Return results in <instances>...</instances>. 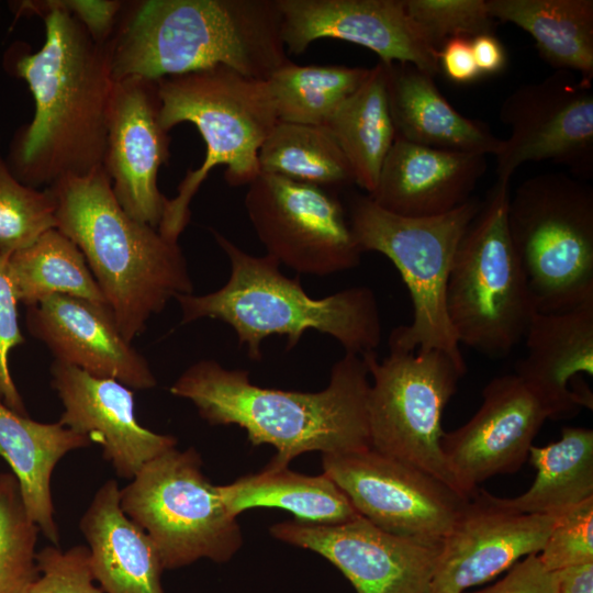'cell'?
<instances>
[{
  "label": "cell",
  "mask_w": 593,
  "mask_h": 593,
  "mask_svg": "<svg viewBox=\"0 0 593 593\" xmlns=\"http://www.w3.org/2000/svg\"><path fill=\"white\" fill-rule=\"evenodd\" d=\"M90 445L88 436L60 422L33 421L0 401V457L16 480L26 516L52 545L58 546L60 539L52 497L53 471L67 454Z\"/></svg>",
  "instance_id": "cell-26"
},
{
  "label": "cell",
  "mask_w": 593,
  "mask_h": 593,
  "mask_svg": "<svg viewBox=\"0 0 593 593\" xmlns=\"http://www.w3.org/2000/svg\"><path fill=\"white\" fill-rule=\"evenodd\" d=\"M231 515L256 507L289 511L295 519L338 524L360 516L347 495L324 472L306 475L288 467L267 466L262 471L219 485Z\"/></svg>",
  "instance_id": "cell-29"
},
{
  "label": "cell",
  "mask_w": 593,
  "mask_h": 593,
  "mask_svg": "<svg viewBox=\"0 0 593 593\" xmlns=\"http://www.w3.org/2000/svg\"><path fill=\"white\" fill-rule=\"evenodd\" d=\"M485 170L484 155L426 147L395 136L368 195L401 216H436L470 200Z\"/></svg>",
  "instance_id": "cell-22"
},
{
  "label": "cell",
  "mask_w": 593,
  "mask_h": 593,
  "mask_svg": "<svg viewBox=\"0 0 593 593\" xmlns=\"http://www.w3.org/2000/svg\"><path fill=\"white\" fill-rule=\"evenodd\" d=\"M510 180H496L463 234L446 287V311L459 342L504 358L536 312L508 227Z\"/></svg>",
  "instance_id": "cell-8"
},
{
  "label": "cell",
  "mask_w": 593,
  "mask_h": 593,
  "mask_svg": "<svg viewBox=\"0 0 593 593\" xmlns=\"http://www.w3.org/2000/svg\"><path fill=\"white\" fill-rule=\"evenodd\" d=\"M8 268L19 302L29 307L56 294L108 304L82 253L57 228L12 253Z\"/></svg>",
  "instance_id": "cell-31"
},
{
  "label": "cell",
  "mask_w": 593,
  "mask_h": 593,
  "mask_svg": "<svg viewBox=\"0 0 593 593\" xmlns=\"http://www.w3.org/2000/svg\"><path fill=\"white\" fill-rule=\"evenodd\" d=\"M324 126L347 158L355 183L367 194L372 193L395 139L381 61L370 68L365 81L342 102Z\"/></svg>",
  "instance_id": "cell-30"
},
{
  "label": "cell",
  "mask_w": 593,
  "mask_h": 593,
  "mask_svg": "<svg viewBox=\"0 0 593 593\" xmlns=\"http://www.w3.org/2000/svg\"><path fill=\"white\" fill-rule=\"evenodd\" d=\"M370 68L296 65L273 71L267 88L279 122L324 126L342 102L368 77Z\"/></svg>",
  "instance_id": "cell-33"
},
{
  "label": "cell",
  "mask_w": 593,
  "mask_h": 593,
  "mask_svg": "<svg viewBox=\"0 0 593 593\" xmlns=\"http://www.w3.org/2000/svg\"><path fill=\"white\" fill-rule=\"evenodd\" d=\"M382 64L395 136L437 149L484 156L501 152L503 139L485 123L460 114L433 76L407 63Z\"/></svg>",
  "instance_id": "cell-25"
},
{
  "label": "cell",
  "mask_w": 593,
  "mask_h": 593,
  "mask_svg": "<svg viewBox=\"0 0 593 593\" xmlns=\"http://www.w3.org/2000/svg\"><path fill=\"white\" fill-rule=\"evenodd\" d=\"M556 516L514 514L489 503L480 489L441 541L428 593H463L492 580L522 557L539 553Z\"/></svg>",
  "instance_id": "cell-19"
},
{
  "label": "cell",
  "mask_w": 593,
  "mask_h": 593,
  "mask_svg": "<svg viewBox=\"0 0 593 593\" xmlns=\"http://www.w3.org/2000/svg\"><path fill=\"white\" fill-rule=\"evenodd\" d=\"M322 468L360 516L400 536L441 541L470 499L372 448L325 454Z\"/></svg>",
  "instance_id": "cell-13"
},
{
  "label": "cell",
  "mask_w": 593,
  "mask_h": 593,
  "mask_svg": "<svg viewBox=\"0 0 593 593\" xmlns=\"http://www.w3.org/2000/svg\"><path fill=\"white\" fill-rule=\"evenodd\" d=\"M215 242L228 257L231 275L219 290L179 295L181 323L210 317L228 324L251 360L262 359L261 344L270 335L287 336V350L302 335L317 331L336 339L347 354L376 351L381 337L377 298L368 287H351L322 299L310 296L300 279H290L272 257L251 256L221 233Z\"/></svg>",
  "instance_id": "cell-5"
},
{
  "label": "cell",
  "mask_w": 593,
  "mask_h": 593,
  "mask_svg": "<svg viewBox=\"0 0 593 593\" xmlns=\"http://www.w3.org/2000/svg\"><path fill=\"white\" fill-rule=\"evenodd\" d=\"M269 532L324 557L357 593H428L443 541L395 535L362 516L338 524L286 521Z\"/></svg>",
  "instance_id": "cell-15"
},
{
  "label": "cell",
  "mask_w": 593,
  "mask_h": 593,
  "mask_svg": "<svg viewBox=\"0 0 593 593\" xmlns=\"http://www.w3.org/2000/svg\"><path fill=\"white\" fill-rule=\"evenodd\" d=\"M411 19L438 51L449 38L494 34L485 0H404Z\"/></svg>",
  "instance_id": "cell-36"
},
{
  "label": "cell",
  "mask_w": 593,
  "mask_h": 593,
  "mask_svg": "<svg viewBox=\"0 0 593 593\" xmlns=\"http://www.w3.org/2000/svg\"><path fill=\"white\" fill-rule=\"evenodd\" d=\"M368 376L362 357L345 353L333 365L324 390L286 391L256 385L246 370L202 359L186 369L169 391L192 402L209 424L237 425L253 446H272L277 452L268 466L288 467L309 451L325 455L371 448Z\"/></svg>",
  "instance_id": "cell-2"
},
{
  "label": "cell",
  "mask_w": 593,
  "mask_h": 593,
  "mask_svg": "<svg viewBox=\"0 0 593 593\" xmlns=\"http://www.w3.org/2000/svg\"><path fill=\"white\" fill-rule=\"evenodd\" d=\"M157 81H114L108 110L103 168L122 209L158 230L167 198L157 176L169 158L170 137L160 124Z\"/></svg>",
  "instance_id": "cell-18"
},
{
  "label": "cell",
  "mask_w": 593,
  "mask_h": 593,
  "mask_svg": "<svg viewBox=\"0 0 593 593\" xmlns=\"http://www.w3.org/2000/svg\"><path fill=\"white\" fill-rule=\"evenodd\" d=\"M538 558L549 571L593 562V496L556 516Z\"/></svg>",
  "instance_id": "cell-37"
},
{
  "label": "cell",
  "mask_w": 593,
  "mask_h": 593,
  "mask_svg": "<svg viewBox=\"0 0 593 593\" xmlns=\"http://www.w3.org/2000/svg\"><path fill=\"white\" fill-rule=\"evenodd\" d=\"M547 419L551 407L517 374L491 379L473 416L440 439L458 490L471 497L485 480L519 470Z\"/></svg>",
  "instance_id": "cell-16"
},
{
  "label": "cell",
  "mask_w": 593,
  "mask_h": 593,
  "mask_svg": "<svg viewBox=\"0 0 593 593\" xmlns=\"http://www.w3.org/2000/svg\"><path fill=\"white\" fill-rule=\"evenodd\" d=\"M47 188L56 203V228L82 253L127 342L171 299L192 293L178 242L130 216L103 167Z\"/></svg>",
  "instance_id": "cell-4"
},
{
  "label": "cell",
  "mask_w": 593,
  "mask_h": 593,
  "mask_svg": "<svg viewBox=\"0 0 593 593\" xmlns=\"http://www.w3.org/2000/svg\"><path fill=\"white\" fill-rule=\"evenodd\" d=\"M361 357L372 378L367 400L370 447L462 494L447 466L440 439L445 433L444 410L467 366L438 349L390 351L382 360L376 351Z\"/></svg>",
  "instance_id": "cell-11"
},
{
  "label": "cell",
  "mask_w": 593,
  "mask_h": 593,
  "mask_svg": "<svg viewBox=\"0 0 593 593\" xmlns=\"http://www.w3.org/2000/svg\"><path fill=\"white\" fill-rule=\"evenodd\" d=\"M56 225L51 189L40 190L21 182L0 154V248L12 254Z\"/></svg>",
  "instance_id": "cell-35"
},
{
  "label": "cell",
  "mask_w": 593,
  "mask_h": 593,
  "mask_svg": "<svg viewBox=\"0 0 593 593\" xmlns=\"http://www.w3.org/2000/svg\"><path fill=\"white\" fill-rule=\"evenodd\" d=\"M490 15L512 23L535 41L540 57L556 70L593 79L592 0H485Z\"/></svg>",
  "instance_id": "cell-28"
},
{
  "label": "cell",
  "mask_w": 593,
  "mask_h": 593,
  "mask_svg": "<svg viewBox=\"0 0 593 593\" xmlns=\"http://www.w3.org/2000/svg\"><path fill=\"white\" fill-rule=\"evenodd\" d=\"M123 3L114 0H58V4L101 45L110 40Z\"/></svg>",
  "instance_id": "cell-41"
},
{
  "label": "cell",
  "mask_w": 593,
  "mask_h": 593,
  "mask_svg": "<svg viewBox=\"0 0 593 593\" xmlns=\"http://www.w3.org/2000/svg\"><path fill=\"white\" fill-rule=\"evenodd\" d=\"M481 204L472 197L445 214L407 217L381 209L368 194L348 195L346 213L359 248L390 259L412 301V322L392 329L390 351L438 349L467 366L447 316L446 287L456 249Z\"/></svg>",
  "instance_id": "cell-7"
},
{
  "label": "cell",
  "mask_w": 593,
  "mask_h": 593,
  "mask_svg": "<svg viewBox=\"0 0 593 593\" xmlns=\"http://www.w3.org/2000/svg\"><path fill=\"white\" fill-rule=\"evenodd\" d=\"M439 70L456 83H470L481 77L475 65L470 38L447 40L438 51Z\"/></svg>",
  "instance_id": "cell-42"
},
{
  "label": "cell",
  "mask_w": 593,
  "mask_h": 593,
  "mask_svg": "<svg viewBox=\"0 0 593 593\" xmlns=\"http://www.w3.org/2000/svg\"><path fill=\"white\" fill-rule=\"evenodd\" d=\"M473 58L481 76L501 72L507 61L503 44L494 34H480L470 40Z\"/></svg>",
  "instance_id": "cell-43"
},
{
  "label": "cell",
  "mask_w": 593,
  "mask_h": 593,
  "mask_svg": "<svg viewBox=\"0 0 593 593\" xmlns=\"http://www.w3.org/2000/svg\"><path fill=\"white\" fill-rule=\"evenodd\" d=\"M258 163L260 172L334 191L355 183L353 169L326 126L278 122Z\"/></svg>",
  "instance_id": "cell-32"
},
{
  "label": "cell",
  "mask_w": 593,
  "mask_h": 593,
  "mask_svg": "<svg viewBox=\"0 0 593 593\" xmlns=\"http://www.w3.org/2000/svg\"><path fill=\"white\" fill-rule=\"evenodd\" d=\"M507 227L536 312L593 301V188L562 172L524 180L510 197Z\"/></svg>",
  "instance_id": "cell-9"
},
{
  "label": "cell",
  "mask_w": 593,
  "mask_h": 593,
  "mask_svg": "<svg viewBox=\"0 0 593 593\" xmlns=\"http://www.w3.org/2000/svg\"><path fill=\"white\" fill-rule=\"evenodd\" d=\"M91 570L104 593H165V571L148 535L126 516L115 480L94 493L79 522Z\"/></svg>",
  "instance_id": "cell-24"
},
{
  "label": "cell",
  "mask_w": 593,
  "mask_h": 593,
  "mask_svg": "<svg viewBox=\"0 0 593 593\" xmlns=\"http://www.w3.org/2000/svg\"><path fill=\"white\" fill-rule=\"evenodd\" d=\"M105 49L114 81L217 66L266 80L290 61L277 0L124 1Z\"/></svg>",
  "instance_id": "cell-3"
},
{
  "label": "cell",
  "mask_w": 593,
  "mask_h": 593,
  "mask_svg": "<svg viewBox=\"0 0 593 593\" xmlns=\"http://www.w3.org/2000/svg\"><path fill=\"white\" fill-rule=\"evenodd\" d=\"M120 504L152 539L165 571L200 559L227 562L243 545L237 517L204 475L193 447H174L145 463L120 489Z\"/></svg>",
  "instance_id": "cell-10"
},
{
  "label": "cell",
  "mask_w": 593,
  "mask_h": 593,
  "mask_svg": "<svg viewBox=\"0 0 593 593\" xmlns=\"http://www.w3.org/2000/svg\"><path fill=\"white\" fill-rule=\"evenodd\" d=\"M286 51L299 55L320 38L366 47L381 63L439 72L438 49L409 15L404 0H277Z\"/></svg>",
  "instance_id": "cell-17"
},
{
  "label": "cell",
  "mask_w": 593,
  "mask_h": 593,
  "mask_svg": "<svg viewBox=\"0 0 593 593\" xmlns=\"http://www.w3.org/2000/svg\"><path fill=\"white\" fill-rule=\"evenodd\" d=\"M10 255L0 248V401L12 411L26 415L9 369L10 351L24 343L18 320L19 300L8 268Z\"/></svg>",
  "instance_id": "cell-39"
},
{
  "label": "cell",
  "mask_w": 593,
  "mask_h": 593,
  "mask_svg": "<svg viewBox=\"0 0 593 593\" xmlns=\"http://www.w3.org/2000/svg\"><path fill=\"white\" fill-rule=\"evenodd\" d=\"M557 593H593V562L555 571Z\"/></svg>",
  "instance_id": "cell-44"
},
{
  "label": "cell",
  "mask_w": 593,
  "mask_h": 593,
  "mask_svg": "<svg viewBox=\"0 0 593 593\" xmlns=\"http://www.w3.org/2000/svg\"><path fill=\"white\" fill-rule=\"evenodd\" d=\"M40 530L21 502L13 474H0V593H27L37 577Z\"/></svg>",
  "instance_id": "cell-34"
},
{
  "label": "cell",
  "mask_w": 593,
  "mask_h": 593,
  "mask_svg": "<svg viewBox=\"0 0 593 593\" xmlns=\"http://www.w3.org/2000/svg\"><path fill=\"white\" fill-rule=\"evenodd\" d=\"M37 577L27 593H104L94 580L89 550L48 545L36 551Z\"/></svg>",
  "instance_id": "cell-38"
},
{
  "label": "cell",
  "mask_w": 593,
  "mask_h": 593,
  "mask_svg": "<svg viewBox=\"0 0 593 593\" xmlns=\"http://www.w3.org/2000/svg\"><path fill=\"white\" fill-rule=\"evenodd\" d=\"M472 593H557V578L555 571L542 566L538 553H534L516 562L493 585Z\"/></svg>",
  "instance_id": "cell-40"
},
{
  "label": "cell",
  "mask_w": 593,
  "mask_h": 593,
  "mask_svg": "<svg viewBox=\"0 0 593 593\" xmlns=\"http://www.w3.org/2000/svg\"><path fill=\"white\" fill-rule=\"evenodd\" d=\"M244 203L266 255L280 265L323 277L360 264L362 251L337 191L260 172Z\"/></svg>",
  "instance_id": "cell-12"
},
{
  "label": "cell",
  "mask_w": 593,
  "mask_h": 593,
  "mask_svg": "<svg viewBox=\"0 0 593 593\" xmlns=\"http://www.w3.org/2000/svg\"><path fill=\"white\" fill-rule=\"evenodd\" d=\"M160 124L169 132L189 122L205 144L201 166L189 170L174 199L166 200L158 231L178 242L190 221L189 205L215 166H225L232 187L249 184L260 174L258 155L279 122L266 80L246 77L226 66L157 80Z\"/></svg>",
  "instance_id": "cell-6"
},
{
  "label": "cell",
  "mask_w": 593,
  "mask_h": 593,
  "mask_svg": "<svg viewBox=\"0 0 593 593\" xmlns=\"http://www.w3.org/2000/svg\"><path fill=\"white\" fill-rule=\"evenodd\" d=\"M523 339L526 355L515 365L522 378L551 407L553 419L592 410V394L569 389L579 374L593 376V301L563 312H535Z\"/></svg>",
  "instance_id": "cell-23"
},
{
  "label": "cell",
  "mask_w": 593,
  "mask_h": 593,
  "mask_svg": "<svg viewBox=\"0 0 593 593\" xmlns=\"http://www.w3.org/2000/svg\"><path fill=\"white\" fill-rule=\"evenodd\" d=\"M15 7L18 15L43 18L45 40L38 51L21 47L12 56L13 72L27 83L35 111L15 138L11 170L24 184L47 188L103 167L114 79L105 46L58 0Z\"/></svg>",
  "instance_id": "cell-1"
},
{
  "label": "cell",
  "mask_w": 593,
  "mask_h": 593,
  "mask_svg": "<svg viewBox=\"0 0 593 593\" xmlns=\"http://www.w3.org/2000/svg\"><path fill=\"white\" fill-rule=\"evenodd\" d=\"M51 374L52 388L63 405L58 422L99 444L120 478L133 479L145 463L177 446L176 437L138 423L134 393L123 383L56 360Z\"/></svg>",
  "instance_id": "cell-20"
},
{
  "label": "cell",
  "mask_w": 593,
  "mask_h": 593,
  "mask_svg": "<svg viewBox=\"0 0 593 593\" xmlns=\"http://www.w3.org/2000/svg\"><path fill=\"white\" fill-rule=\"evenodd\" d=\"M26 325L58 362L130 389L147 390L157 384L147 360L124 338L108 304L52 295L29 307Z\"/></svg>",
  "instance_id": "cell-21"
},
{
  "label": "cell",
  "mask_w": 593,
  "mask_h": 593,
  "mask_svg": "<svg viewBox=\"0 0 593 593\" xmlns=\"http://www.w3.org/2000/svg\"><path fill=\"white\" fill-rule=\"evenodd\" d=\"M499 120L511 130L496 157L497 180L528 161L551 160L577 177L593 174L592 83L570 71L521 86L502 102Z\"/></svg>",
  "instance_id": "cell-14"
},
{
  "label": "cell",
  "mask_w": 593,
  "mask_h": 593,
  "mask_svg": "<svg viewBox=\"0 0 593 593\" xmlns=\"http://www.w3.org/2000/svg\"><path fill=\"white\" fill-rule=\"evenodd\" d=\"M529 462L536 469L532 486L516 497L480 492L492 505L514 514L557 516L593 496V430L564 426L559 440L532 446Z\"/></svg>",
  "instance_id": "cell-27"
}]
</instances>
